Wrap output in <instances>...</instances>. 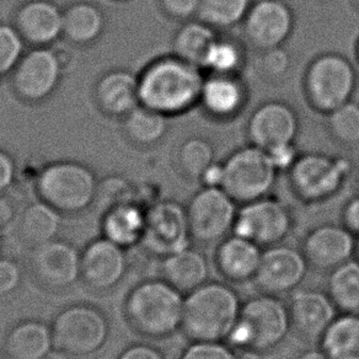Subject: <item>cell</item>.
Masks as SVG:
<instances>
[{
	"label": "cell",
	"mask_w": 359,
	"mask_h": 359,
	"mask_svg": "<svg viewBox=\"0 0 359 359\" xmlns=\"http://www.w3.org/2000/svg\"><path fill=\"white\" fill-rule=\"evenodd\" d=\"M202 68L177 55L156 60L140 78V104L164 115H179L201 100Z\"/></svg>",
	"instance_id": "6da1fadb"
},
{
	"label": "cell",
	"mask_w": 359,
	"mask_h": 359,
	"mask_svg": "<svg viewBox=\"0 0 359 359\" xmlns=\"http://www.w3.org/2000/svg\"><path fill=\"white\" fill-rule=\"evenodd\" d=\"M185 294L164 278L140 282L126 297V320L147 339H164L181 331Z\"/></svg>",
	"instance_id": "7a4b0ae2"
},
{
	"label": "cell",
	"mask_w": 359,
	"mask_h": 359,
	"mask_svg": "<svg viewBox=\"0 0 359 359\" xmlns=\"http://www.w3.org/2000/svg\"><path fill=\"white\" fill-rule=\"evenodd\" d=\"M243 306L231 285L208 280L185 295L181 331L191 341H224Z\"/></svg>",
	"instance_id": "3957f363"
},
{
	"label": "cell",
	"mask_w": 359,
	"mask_h": 359,
	"mask_svg": "<svg viewBox=\"0 0 359 359\" xmlns=\"http://www.w3.org/2000/svg\"><path fill=\"white\" fill-rule=\"evenodd\" d=\"M292 330L288 304L278 295L261 292L243 302L239 320L225 342L236 351L264 354L280 347Z\"/></svg>",
	"instance_id": "277c9868"
},
{
	"label": "cell",
	"mask_w": 359,
	"mask_h": 359,
	"mask_svg": "<svg viewBox=\"0 0 359 359\" xmlns=\"http://www.w3.org/2000/svg\"><path fill=\"white\" fill-rule=\"evenodd\" d=\"M55 347L70 358H89L105 347L110 323L102 310L91 304H72L57 314L53 324Z\"/></svg>",
	"instance_id": "5b68a950"
},
{
	"label": "cell",
	"mask_w": 359,
	"mask_h": 359,
	"mask_svg": "<svg viewBox=\"0 0 359 359\" xmlns=\"http://www.w3.org/2000/svg\"><path fill=\"white\" fill-rule=\"evenodd\" d=\"M277 172L269 153L251 144L236 150L223 163L222 189L236 203H249L269 196Z\"/></svg>",
	"instance_id": "8992f818"
},
{
	"label": "cell",
	"mask_w": 359,
	"mask_h": 359,
	"mask_svg": "<svg viewBox=\"0 0 359 359\" xmlns=\"http://www.w3.org/2000/svg\"><path fill=\"white\" fill-rule=\"evenodd\" d=\"M42 201L62 215H79L93 205L97 196L95 176L74 163H60L46 168L37 182Z\"/></svg>",
	"instance_id": "52a82bcc"
},
{
	"label": "cell",
	"mask_w": 359,
	"mask_h": 359,
	"mask_svg": "<svg viewBox=\"0 0 359 359\" xmlns=\"http://www.w3.org/2000/svg\"><path fill=\"white\" fill-rule=\"evenodd\" d=\"M222 187L203 186L186 207L192 240L202 245L218 244L233 233L239 208Z\"/></svg>",
	"instance_id": "ba28073f"
},
{
	"label": "cell",
	"mask_w": 359,
	"mask_h": 359,
	"mask_svg": "<svg viewBox=\"0 0 359 359\" xmlns=\"http://www.w3.org/2000/svg\"><path fill=\"white\" fill-rule=\"evenodd\" d=\"M294 226L290 208L277 198L266 196L241 205L233 234L251 240L262 249L283 243Z\"/></svg>",
	"instance_id": "9c48e42d"
},
{
	"label": "cell",
	"mask_w": 359,
	"mask_h": 359,
	"mask_svg": "<svg viewBox=\"0 0 359 359\" xmlns=\"http://www.w3.org/2000/svg\"><path fill=\"white\" fill-rule=\"evenodd\" d=\"M305 86L311 104L330 114L351 101L355 89V72L341 55H321L310 65Z\"/></svg>",
	"instance_id": "30bf717a"
},
{
	"label": "cell",
	"mask_w": 359,
	"mask_h": 359,
	"mask_svg": "<svg viewBox=\"0 0 359 359\" xmlns=\"http://www.w3.org/2000/svg\"><path fill=\"white\" fill-rule=\"evenodd\" d=\"M29 269L42 288L63 292L81 280V252L67 240H52L32 248Z\"/></svg>",
	"instance_id": "8fae6325"
},
{
	"label": "cell",
	"mask_w": 359,
	"mask_h": 359,
	"mask_svg": "<svg viewBox=\"0 0 359 359\" xmlns=\"http://www.w3.org/2000/svg\"><path fill=\"white\" fill-rule=\"evenodd\" d=\"M192 236L185 207L163 201L150 207L140 245L154 257L164 259L192 245Z\"/></svg>",
	"instance_id": "7c38bea8"
},
{
	"label": "cell",
	"mask_w": 359,
	"mask_h": 359,
	"mask_svg": "<svg viewBox=\"0 0 359 359\" xmlns=\"http://www.w3.org/2000/svg\"><path fill=\"white\" fill-rule=\"evenodd\" d=\"M348 163L324 154L302 155L290 170L295 194L306 202H321L336 195L348 174Z\"/></svg>",
	"instance_id": "4fadbf2b"
},
{
	"label": "cell",
	"mask_w": 359,
	"mask_h": 359,
	"mask_svg": "<svg viewBox=\"0 0 359 359\" xmlns=\"http://www.w3.org/2000/svg\"><path fill=\"white\" fill-rule=\"evenodd\" d=\"M309 267L302 249L283 243L273 245L264 249L255 285L262 293L290 294L304 282Z\"/></svg>",
	"instance_id": "5bb4252c"
},
{
	"label": "cell",
	"mask_w": 359,
	"mask_h": 359,
	"mask_svg": "<svg viewBox=\"0 0 359 359\" xmlns=\"http://www.w3.org/2000/svg\"><path fill=\"white\" fill-rule=\"evenodd\" d=\"M127 250L101 236L81 251V280L96 293L115 290L128 272Z\"/></svg>",
	"instance_id": "9a60e30c"
},
{
	"label": "cell",
	"mask_w": 359,
	"mask_h": 359,
	"mask_svg": "<svg viewBox=\"0 0 359 359\" xmlns=\"http://www.w3.org/2000/svg\"><path fill=\"white\" fill-rule=\"evenodd\" d=\"M357 236L344 224H320L305 235L302 251L310 267L332 271L353 259Z\"/></svg>",
	"instance_id": "2e32d148"
},
{
	"label": "cell",
	"mask_w": 359,
	"mask_h": 359,
	"mask_svg": "<svg viewBox=\"0 0 359 359\" xmlns=\"http://www.w3.org/2000/svg\"><path fill=\"white\" fill-rule=\"evenodd\" d=\"M288 308L293 331L309 342H319L339 315L329 293L314 288L290 293Z\"/></svg>",
	"instance_id": "e0dca14e"
},
{
	"label": "cell",
	"mask_w": 359,
	"mask_h": 359,
	"mask_svg": "<svg viewBox=\"0 0 359 359\" xmlns=\"http://www.w3.org/2000/svg\"><path fill=\"white\" fill-rule=\"evenodd\" d=\"M293 14L280 0H259L250 8L244 19L245 34L261 50L278 48L293 30Z\"/></svg>",
	"instance_id": "ac0fdd59"
},
{
	"label": "cell",
	"mask_w": 359,
	"mask_h": 359,
	"mask_svg": "<svg viewBox=\"0 0 359 359\" xmlns=\"http://www.w3.org/2000/svg\"><path fill=\"white\" fill-rule=\"evenodd\" d=\"M298 127V117L293 109L283 102L272 101L259 106L250 118V140L252 144L267 151L293 143Z\"/></svg>",
	"instance_id": "d6986e66"
},
{
	"label": "cell",
	"mask_w": 359,
	"mask_h": 359,
	"mask_svg": "<svg viewBox=\"0 0 359 359\" xmlns=\"http://www.w3.org/2000/svg\"><path fill=\"white\" fill-rule=\"evenodd\" d=\"M60 76L58 57L50 50H35L16 65L14 84L19 94L29 100H41L55 89Z\"/></svg>",
	"instance_id": "ffe728a7"
},
{
	"label": "cell",
	"mask_w": 359,
	"mask_h": 359,
	"mask_svg": "<svg viewBox=\"0 0 359 359\" xmlns=\"http://www.w3.org/2000/svg\"><path fill=\"white\" fill-rule=\"evenodd\" d=\"M262 252L264 249L259 245L231 233L217 244L215 267L230 283H246L254 280Z\"/></svg>",
	"instance_id": "44dd1931"
},
{
	"label": "cell",
	"mask_w": 359,
	"mask_h": 359,
	"mask_svg": "<svg viewBox=\"0 0 359 359\" xmlns=\"http://www.w3.org/2000/svg\"><path fill=\"white\" fill-rule=\"evenodd\" d=\"M55 348L52 326L41 320H22L9 330L4 339L8 359H47Z\"/></svg>",
	"instance_id": "7402d4cb"
},
{
	"label": "cell",
	"mask_w": 359,
	"mask_h": 359,
	"mask_svg": "<svg viewBox=\"0 0 359 359\" xmlns=\"http://www.w3.org/2000/svg\"><path fill=\"white\" fill-rule=\"evenodd\" d=\"M160 271L161 278L185 295L210 280L208 259L192 245L161 259Z\"/></svg>",
	"instance_id": "603a6c76"
},
{
	"label": "cell",
	"mask_w": 359,
	"mask_h": 359,
	"mask_svg": "<svg viewBox=\"0 0 359 359\" xmlns=\"http://www.w3.org/2000/svg\"><path fill=\"white\" fill-rule=\"evenodd\" d=\"M147 213L148 210L133 200L112 205L101 220L102 236L126 250L140 245L147 225Z\"/></svg>",
	"instance_id": "cb8c5ba5"
},
{
	"label": "cell",
	"mask_w": 359,
	"mask_h": 359,
	"mask_svg": "<svg viewBox=\"0 0 359 359\" xmlns=\"http://www.w3.org/2000/svg\"><path fill=\"white\" fill-rule=\"evenodd\" d=\"M21 35L35 43H50L63 32V13L50 1L34 0L18 15Z\"/></svg>",
	"instance_id": "d4e9b609"
},
{
	"label": "cell",
	"mask_w": 359,
	"mask_h": 359,
	"mask_svg": "<svg viewBox=\"0 0 359 359\" xmlns=\"http://www.w3.org/2000/svg\"><path fill=\"white\" fill-rule=\"evenodd\" d=\"M245 97L244 85L236 75L210 74L205 78L200 101L210 115L225 118L243 109Z\"/></svg>",
	"instance_id": "484cf974"
},
{
	"label": "cell",
	"mask_w": 359,
	"mask_h": 359,
	"mask_svg": "<svg viewBox=\"0 0 359 359\" xmlns=\"http://www.w3.org/2000/svg\"><path fill=\"white\" fill-rule=\"evenodd\" d=\"M62 228V213L45 201L35 202L22 210L18 233L20 239L30 248L58 239Z\"/></svg>",
	"instance_id": "4316f807"
},
{
	"label": "cell",
	"mask_w": 359,
	"mask_h": 359,
	"mask_svg": "<svg viewBox=\"0 0 359 359\" xmlns=\"http://www.w3.org/2000/svg\"><path fill=\"white\" fill-rule=\"evenodd\" d=\"M101 107L112 115H128L140 104V79L128 72L106 75L97 86Z\"/></svg>",
	"instance_id": "83f0119b"
},
{
	"label": "cell",
	"mask_w": 359,
	"mask_h": 359,
	"mask_svg": "<svg viewBox=\"0 0 359 359\" xmlns=\"http://www.w3.org/2000/svg\"><path fill=\"white\" fill-rule=\"evenodd\" d=\"M330 359H359V313H341L319 341Z\"/></svg>",
	"instance_id": "f1b7e54d"
},
{
	"label": "cell",
	"mask_w": 359,
	"mask_h": 359,
	"mask_svg": "<svg viewBox=\"0 0 359 359\" xmlns=\"http://www.w3.org/2000/svg\"><path fill=\"white\" fill-rule=\"evenodd\" d=\"M217 39L215 27L202 20L190 21L175 37V55L203 69L207 53Z\"/></svg>",
	"instance_id": "f546056e"
},
{
	"label": "cell",
	"mask_w": 359,
	"mask_h": 359,
	"mask_svg": "<svg viewBox=\"0 0 359 359\" xmlns=\"http://www.w3.org/2000/svg\"><path fill=\"white\" fill-rule=\"evenodd\" d=\"M326 292L341 313H359L358 259H349L330 271Z\"/></svg>",
	"instance_id": "4dcf8cb0"
},
{
	"label": "cell",
	"mask_w": 359,
	"mask_h": 359,
	"mask_svg": "<svg viewBox=\"0 0 359 359\" xmlns=\"http://www.w3.org/2000/svg\"><path fill=\"white\" fill-rule=\"evenodd\" d=\"M104 29L101 11L90 4H75L63 13V32L70 40L86 43L95 40Z\"/></svg>",
	"instance_id": "1f68e13d"
},
{
	"label": "cell",
	"mask_w": 359,
	"mask_h": 359,
	"mask_svg": "<svg viewBox=\"0 0 359 359\" xmlns=\"http://www.w3.org/2000/svg\"><path fill=\"white\" fill-rule=\"evenodd\" d=\"M168 130V116L142 105L130 111L126 118V130L138 144L159 142Z\"/></svg>",
	"instance_id": "d6a6232c"
},
{
	"label": "cell",
	"mask_w": 359,
	"mask_h": 359,
	"mask_svg": "<svg viewBox=\"0 0 359 359\" xmlns=\"http://www.w3.org/2000/svg\"><path fill=\"white\" fill-rule=\"evenodd\" d=\"M250 8V0H201L197 15L212 27L222 29L244 20Z\"/></svg>",
	"instance_id": "836d02e7"
},
{
	"label": "cell",
	"mask_w": 359,
	"mask_h": 359,
	"mask_svg": "<svg viewBox=\"0 0 359 359\" xmlns=\"http://www.w3.org/2000/svg\"><path fill=\"white\" fill-rule=\"evenodd\" d=\"M244 62V53L234 41L217 39L205 57L203 69L212 74L236 75Z\"/></svg>",
	"instance_id": "e575fe53"
},
{
	"label": "cell",
	"mask_w": 359,
	"mask_h": 359,
	"mask_svg": "<svg viewBox=\"0 0 359 359\" xmlns=\"http://www.w3.org/2000/svg\"><path fill=\"white\" fill-rule=\"evenodd\" d=\"M179 161L186 176L200 180L205 169L215 163V150L203 138H191L181 147Z\"/></svg>",
	"instance_id": "d590c367"
},
{
	"label": "cell",
	"mask_w": 359,
	"mask_h": 359,
	"mask_svg": "<svg viewBox=\"0 0 359 359\" xmlns=\"http://www.w3.org/2000/svg\"><path fill=\"white\" fill-rule=\"evenodd\" d=\"M331 133L342 144H359V105L348 101L329 114Z\"/></svg>",
	"instance_id": "8d00e7d4"
},
{
	"label": "cell",
	"mask_w": 359,
	"mask_h": 359,
	"mask_svg": "<svg viewBox=\"0 0 359 359\" xmlns=\"http://www.w3.org/2000/svg\"><path fill=\"white\" fill-rule=\"evenodd\" d=\"M22 50L20 32L11 26L0 25V78L19 65Z\"/></svg>",
	"instance_id": "74e56055"
},
{
	"label": "cell",
	"mask_w": 359,
	"mask_h": 359,
	"mask_svg": "<svg viewBox=\"0 0 359 359\" xmlns=\"http://www.w3.org/2000/svg\"><path fill=\"white\" fill-rule=\"evenodd\" d=\"M179 359H239L236 349L224 341H191Z\"/></svg>",
	"instance_id": "f35d334b"
},
{
	"label": "cell",
	"mask_w": 359,
	"mask_h": 359,
	"mask_svg": "<svg viewBox=\"0 0 359 359\" xmlns=\"http://www.w3.org/2000/svg\"><path fill=\"white\" fill-rule=\"evenodd\" d=\"M22 267L16 259L0 257V298L15 294L22 285Z\"/></svg>",
	"instance_id": "ab89813d"
},
{
	"label": "cell",
	"mask_w": 359,
	"mask_h": 359,
	"mask_svg": "<svg viewBox=\"0 0 359 359\" xmlns=\"http://www.w3.org/2000/svg\"><path fill=\"white\" fill-rule=\"evenodd\" d=\"M267 153L277 171H287V170L290 171L300 156L293 143L276 147L267 150Z\"/></svg>",
	"instance_id": "60d3db41"
},
{
	"label": "cell",
	"mask_w": 359,
	"mask_h": 359,
	"mask_svg": "<svg viewBox=\"0 0 359 359\" xmlns=\"http://www.w3.org/2000/svg\"><path fill=\"white\" fill-rule=\"evenodd\" d=\"M161 4L175 19H190L198 14L201 0H161Z\"/></svg>",
	"instance_id": "b9f144b4"
},
{
	"label": "cell",
	"mask_w": 359,
	"mask_h": 359,
	"mask_svg": "<svg viewBox=\"0 0 359 359\" xmlns=\"http://www.w3.org/2000/svg\"><path fill=\"white\" fill-rule=\"evenodd\" d=\"M290 65V57L287 55L285 50L278 48L266 50V55L264 60V68L269 75L278 76L285 73Z\"/></svg>",
	"instance_id": "7bdbcfd3"
},
{
	"label": "cell",
	"mask_w": 359,
	"mask_h": 359,
	"mask_svg": "<svg viewBox=\"0 0 359 359\" xmlns=\"http://www.w3.org/2000/svg\"><path fill=\"white\" fill-rule=\"evenodd\" d=\"M117 359H165V355L153 344H133L128 346Z\"/></svg>",
	"instance_id": "ee69618b"
},
{
	"label": "cell",
	"mask_w": 359,
	"mask_h": 359,
	"mask_svg": "<svg viewBox=\"0 0 359 359\" xmlns=\"http://www.w3.org/2000/svg\"><path fill=\"white\" fill-rule=\"evenodd\" d=\"M342 224L352 231L355 236L359 235V196L349 200L342 210Z\"/></svg>",
	"instance_id": "f6af8a7d"
},
{
	"label": "cell",
	"mask_w": 359,
	"mask_h": 359,
	"mask_svg": "<svg viewBox=\"0 0 359 359\" xmlns=\"http://www.w3.org/2000/svg\"><path fill=\"white\" fill-rule=\"evenodd\" d=\"M15 166L9 155L0 151V195L6 192L14 182Z\"/></svg>",
	"instance_id": "bcb514c9"
},
{
	"label": "cell",
	"mask_w": 359,
	"mask_h": 359,
	"mask_svg": "<svg viewBox=\"0 0 359 359\" xmlns=\"http://www.w3.org/2000/svg\"><path fill=\"white\" fill-rule=\"evenodd\" d=\"M202 185L208 187H222L223 181V164H213L205 169L200 179Z\"/></svg>",
	"instance_id": "7dc6e473"
},
{
	"label": "cell",
	"mask_w": 359,
	"mask_h": 359,
	"mask_svg": "<svg viewBox=\"0 0 359 359\" xmlns=\"http://www.w3.org/2000/svg\"><path fill=\"white\" fill-rule=\"evenodd\" d=\"M16 218V205L11 198L0 195V228H6Z\"/></svg>",
	"instance_id": "c3c4849f"
},
{
	"label": "cell",
	"mask_w": 359,
	"mask_h": 359,
	"mask_svg": "<svg viewBox=\"0 0 359 359\" xmlns=\"http://www.w3.org/2000/svg\"><path fill=\"white\" fill-rule=\"evenodd\" d=\"M295 359H330L323 349L310 348L298 354Z\"/></svg>",
	"instance_id": "681fc988"
},
{
	"label": "cell",
	"mask_w": 359,
	"mask_h": 359,
	"mask_svg": "<svg viewBox=\"0 0 359 359\" xmlns=\"http://www.w3.org/2000/svg\"><path fill=\"white\" fill-rule=\"evenodd\" d=\"M236 352L239 359H262V354H264L254 349H240Z\"/></svg>",
	"instance_id": "f907efd6"
},
{
	"label": "cell",
	"mask_w": 359,
	"mask_h": 359,
	"mask_svg": "<svg viewBox=\"0 0 359 359\" xmlns=\"http://www.w3.org/2000/svg\"><path fill=\"white\" fill-rule=\"evenodd\" d=\"M355 259L359 261V235L357 236V241H355Z\"/></svg>",
	"instance_id": "816d5d0a"
},
{
	"label": "cell",
	"mask_w": 359,
	"mask_h": 359,
	"mask_svg": "<svg viewBox=\"0 0 359 359\" xmlns=\"http://www.w3.org/2000/svg\"><path fill=\"white\" fill-rule=\"evenodd\" d=\"M355 186H357V190H358L359 192V172L358 175H357V177H355Z\"/></svg>",
	"instance_id": "f5cc1de1"
},
{
	"label": "cell",
	"mask_w": 359,
	"mask_h": 359,
	"mask_svg": "<svg viewBox=\"0 0 359 359\" xmlns=\"http://www.w3.org/2000/svg\"><path fill=\"white\" fill-rule=\"evenodd\" d=\"M1 244H3V240H1V234H0V251H1Z\"/></svg>",
	"instance_id": "db71d44e"
},
{
	"label": "cell",
	"mask_w": 359,
	"mask_h": 359,
	"mask_svg": "<svg viewBox=\"0 0 359 359\" xmlns=\"http://www.w3.org/2000/svg\"><path fill=\"white\" fill-rule=\"evenodd\" d=\"M357 53H358V58H359V42H358V48H357Z\"/></svg>",
	"instance_id": "11a10c76"
},
{
	"label": "cell",
	"mask_w": 359,
	"mask_h": 359,
	"mask_svg": "<svg viewBox=\"0 0 359 359\" xmlns=\"http://www.w3.org/2000/svg\"><path fill=\"white\" fill-rule=\"evenodd\" d=\"M357 1H358V4H359V0H357Z\"/></svg>",
	"instance_id": "9f6ffc18"
}]
</instances>
